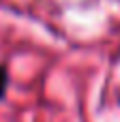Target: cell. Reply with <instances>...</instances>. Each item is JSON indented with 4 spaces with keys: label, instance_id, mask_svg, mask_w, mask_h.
Returning <instances> with one entry per match:
<instances>
[{
    "label": "cell",
    "instance_id": "cell-1",
    "mask_svg": "<svg viewBox=\"0 0 120 122\" xmlns=\"http://www.w3.org/2000/svg\"><path fill=\"white\" fill-rule=\"evenodd\" d=\"M6 84H9V73H6V69H4V66H0V99L4 97Z\"/></svg>",
    "mask_w": 120,
    "mask_h": 122
}]
</instances>
